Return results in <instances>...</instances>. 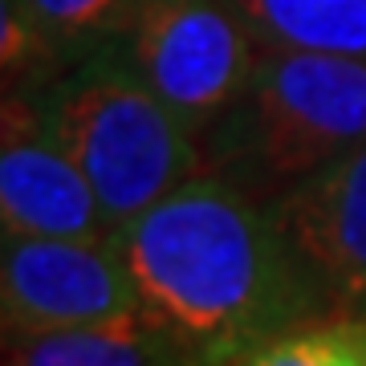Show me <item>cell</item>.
I'll list each match as a JSON object with an SVG mask.
<instances>
[{
	"mask_svg": "<svg viewBox=\"0 0 366 366\" xmlns=\"http://www.w3.org/2000/svg\"><path fill=\"white\" fill-rule=\"evenodd\" d=\"M122 53L199 139L244 94L261 41L228 0H143Z\"/></svg>",
	"mask_w": 366,
	"mask_h": 366,
	"instance_id": "277c9868",
	"label": "cell"
},
{
	"mask_svg": "<svg viewBox=\"0 0 366 366\" xmlns=\"http://www.w3.org/2000/svg\"><path fill=\"white\" fill-rule=\"evenodd\" d=\"M4 366H192V358L143 314L110 326L4 334Z\"/></svg>",
	"mask_w": 366,
	"mask_h": 366,
	"instance_id": "ba28073f",
	"label": "cell"
},
{
	"mask_svg": "<svg viewBox=\"0 0 366 366\" xmlns=\"http://www.w3.org/2000/svg\"><path fill=\"white\" fill-rule=\"evenodd\" d=\"M0 310L4 334L81 330L143 317V293L114 240L4 232Z\"/></svg>",
	"mask_w": 366,
	"mask_h": 366,
	"instance_id": "5b68a950",
	"label": "cell"
},
{
	"mask_svg": "<svg viewBox=\"0 0 366 366\" xmlns=\"http://www.w3.org/2000/svg\"><path fill=\"white\" fill-rule=\"evenodd\" d=\"M366 139V61L264 49L244 94L199 134L204 175L277 204Z\"/></svg>",
	"mask_w": 366,
	"mask_h": 366,
	"instance_id": "3957f363",
	"label": "cell"
},
{
	"mask_svg": "<svg viewBox=\"0 0 366 366\" xmlns=\"http://www.w3.org/2000/svg\"><path fill=\"white\" fill-rule=\"evenodd\" d=\"M330 314L366 317V139L273 204Z\"/></svg>",
	"mask_w": 366,
	"mask_h": 366,
	"instance_id": "52a82bcc",
	"label": "cell"
},
{
	"mask_svg": "<svg viewBox=\"0 0 366 366\" xmlns=\"http://www.w3.org/2000/svg\"><path fill=\"white\" fill-rule=\"evenodd\" d=\"M143 314L192 366H232L285 330L330 317L273 204L196 175L114 232Z\"/></svg>",
	"mask_w": 366,
	"mask_h": 366,
	"instance_id": "6da1fadb",
	"label": "cell"
},
{
	"mask_svg": "<svg viewBox=\"0 0 366 366\" xmlns=\"http://www.w3.org/2000/svg\"><path fill=\"white\" fill-rule=\"evenodd\" d=\"M232 366H366V317H314L261 342Z\"/></svg>",
	"mask_w": 366,
	"mask_h": 366,
	"instance_id": "8fae6325",
	"label": "cell"
},
{
	"mask_svg": "<svg viewBox=\"0 0 366 366\" xmlns=\"http://www.w3.org/2000/svg\"><path fill=\"white\" fill-rule=\"evenodd\" d=\"M264 49L366 61V0H228Z\"/></svg>",
	"mask_w": 366,
	"mask_h": 366,
	"instance_id": "9c48e42d",
	"label": "cell"
},
{
	"mask_svg": "<svg viewBox=\"0 0 366 366\" xmlns=\"http://www.w3.org/2000/svg\"><path fill=\"white\" fill-rule=\"evenodd\" d=\"M16 90L33 98L45 131L81 167L114 228L204 175L199 139L139 78L122 41Z\"/></svg>",
	"mask_w": 366,
	"mask_h": 366,
	"instance_id": "7a4b0ae2",
	"label": "cell"
},
{
	"mask_svg": "<svg viewBox=\"0 0 366 366\" xmlns=\"http://www.w3.org/2000/svg\"><path fill=\"white\" fill-rule=\"evenodd\" d=\"M41 37L53 69L131 33L143 0H9Z\"/></svg>",
	"mask_w": 366,
	"mask_h": 366,
	"instance_id": "30bf717a",
	"label": "cell"
},
{
	"mask_svg": "<svg viewBox=\"0 0 366 366\" xmlns=\"http://www.w3.org/2000/svg\"><path fill=\"white\" fill-rule=\"evenodd\" d=\"M0 220L9 236L57 240H114L98 192L81 167L57 147L33 98L4 90V143H0Z\"/></svg>",
	"mask_w": 366,
	"mask_h": 366,
	"instance_id": "8992f818",
	"label": "cell"
}]
</instances>
